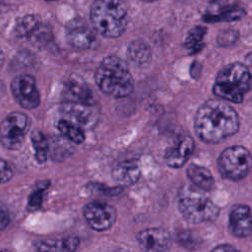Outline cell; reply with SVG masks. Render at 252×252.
I'll use <instances>...</instances> for the list:
<instances>
[{"instance_id": "cell-1", "label": "cell", "mask_w": 252, "mask_h": 252, "mask_svg": "<svg viewBox=\"0 0 252 252\" xmlns=\"http://www.w3.org/2000/svg\"><path fill=\"white\" fill-rule=\"evenodd\" d=\"M194 129L203 142L216 144L238 131L239 117L228 103L220 99H209L197 109Z\"/></svg>"}, {"instance_id": "cell-2", "label": "cell", "mask_w": 252, "mask_h": 252, "mask_svg": "<svg viewBox=\"0 0 252 252\" xmlns=\"http://www.w3.org/2000/svg\"><path fill=\"white\" fill-rule=\"evenodd\" d=\"M94 79L103 94L116 98L129 95L134 89L133 77L128 65L114 55L102 59L95 71Z\"/></svg>"}, {"instance_id": "cell-3", "label": "cell", "mask_w": 252, "mask_h": 252, "mask_svg": "<svg viewBox=\"0 0 252 252\" xmlns=\"http://www.w3.org/2000/svg\"><path fill=\"white\" fill-rule=\"evenodd\" d=\"M94 30L104 37L120 36L127 27L128 10L122 0H95L90 12Z\"/></svg>"}, {"instance_id": "cell-4", "label": "cell", "mask_w": 252, "mask_h": 252, "mask_svg": "<svg viewBox=\"0 0 252 252\" xmlns=\"http://www.w3.org/2000/svg\"><path fill=\"white\" fill-rule=\"evenodd\" d=\"M250 82L249 69L242 63L233 62L219 71L213 86V93L221 99L240 103L250 90Z\"/></svg>"}, {"instance_id": "cell-5", "label": "cell", "mask_w": 252, "mask_h": 252, "mask_svg": "<svg viewBox=\"0 0 252 252\" xmlns=\"http://www.w3.org/2000/svg\"><path fill=\"white\" fill-rule=\"evenodd\" d=\"M178 208L182 217L191 223L213 221L220 214L218 205L207 197L203 190L190 185L181 188Z\"/></svg>"}, {"instance_id": "cell-6", "label": "cell", "mask_w": 252, "mask_h": 252, "mask_svg": "<svg viewBox=\"0 0 252 252\" xmlns=\"http://www.w3.org/2000/svg\"><path fill=\"white\" fill-rule=\"evenodd\" d=\"M220 173L226 179L239 181L247 176L251 167V156L243 146H231L224 149L219 158Z\"/></svg>"}, {"instance_id": "cell-7", "label": "cell", "mask_w": 252, "mask_h": 252, "mask_svg": "<svg viewBox=\"0 0 252 252\" xmlns=\"http://www.w3.org/2000/svg\"><path fill=\"white\" fill-rule=\"evenodd\" d=\"M31 127L30 117L21 111L9 113L0 123V142L11 151L19 150Z\"/></svg>"}, {"instance_id": "cell-8", "label": "cell", "mask_w": 252, "mask_h": 252, "mask_svg": "<svg viewBox=\"0 0 252 252\" xmlns=\"http://www.w3.org/2000/svg\"><path fill=\"white\" fill-rule=\"evenodd\" d=\"M83 216L88 225L95 231L109 229L117 219L116 210L104 202L93 201L84 206Z\"/></svg>"}, {"instance_id": "cell-9", "label": "cell", "mask_w": 252, "mask_h": 252, "mask_svg": "<svg viewBox=\"0 0 252 252\" xmlns=\"http://www.w3.org/2000/svg\"><path fill=\"white\" fill-rule=\"evenodd\" d=\"M60 111L66 118L83 129L94 127L99 118V110L95 104L64 100Z\"/></svg>"}, {"instance_id": "cell-10", "label": "cell", "mask_w": 252, "mask_h": 252, "mask_svg": "<svg viewBox=\"0 0 252 252\" xmlns=\"http://www.w3.org/2000/svg\"><path fill=\"white\" fill-rule=\"evenodd\" d=\"M11 92L18 104L25 109H33L40 103L35 79L31 75L17 76L11 83Z\"/></svg>"}, {"instance_id": "cell-11", "label": "cell", "mask_w": 252, "mask_h": 252, "mask_svg": "<svg viewBox=\"0 0 252 252\" xmlns=\"http://www.w3.org/2000/svg\"><path fill=\"white\" fill-rule=\"evenodd\" d=\"M66 38L69 45L77 50L94 48L97 43L94 31L81 19H75L68 23Z\"/></svg>"}, {"instance_id": "cell-12", "label": "cell", "mask_w": 252, "mask_h": 252, "mask_svg": "<svg viewBox=\"0 0 252 252\" xmlns=\"http://www.w3.org/2000/svg\"><path fill=\"white\" fill-rule=\"evenodd\" d=\"M140 246L148 251H165L171 245V237L167 230L160 227H151L137 234Z\"/></svg>"}, {"instance_id": "cell-13", "label": "cell", "mask_w": 252, "mask_h": 252, "mask_svg": "<svg viewBox=\"0 0 252 252\" xmlns=\"http://www.w3.org/2000/svg\"><path fill=\"white\" fill-rule=\"evenodd\" d=\"M194 148L195 143L191 136L185 135L180 137L179 140L165 152V163L172 168H179L183 166L193 154Z\"/></svg>"}, {"instance_id": "cell-14", "label": "cell", "mask_w": 252, "mask_h": 252, "mask_svg": "<svg viewBox=\"0 0 252 252\" xmlns=\"http://www.w3.org/2000/svg\"><path fill=\"white\" fill-rule=\"evenodd\" d=\"M228 228L237 237H248L251 234V212L247 205L234 206L228 218Z\"/></svg>"}, {"instance_id": "cell-15", "label": "cell", "mask_w": 252, "mask_h": 252, "mask_svg": "<svg viewBox=\"0 0 252 252\" xmlns=\"http://www.w3.org/2000/svg\"><path fill=\"white\" fill-rule=\"evenodd\" d=\"M112 178L119 184L130 186L136 183L141 175L139 165L134 160H123L115 164L111 171Z\"/></svg>"}, {"instance_id": "cell-16", "label": "cell", "mask_w": 252, "mask_h": 252, "mask_svg": "<svg viewBox=\"0 0 252 252\" xmlns=\"http://www.w3.org/2000/svg\"><path fill=\"white\" fill-rule=\"evenodd\" d=\"M66 99L68 101H79L95 104L94 95L91 89L78 80H70L65 86Z\"/></svg>"}, {"instance_id": "cell-17", "label": "cell", "mask_w": 252, "mask_h": 252, "mask_svg": "<svg viewBox=\"0 0 252 252\" xmlns=\"http://www.w3.org/2000/svg\"><path fill=\"white\" fill-rule=\"evenodd\" d=\"M186 173L193 185L203 191H209L215 186L214 177L205 166L192 163L187 167Z\"/></svg>"}, {"instance_id": "cell-18", "label": "cell", "mask_w": 252, "mask_h": 252, "mask_svg": "<svg viewBox=\"0 0 252 252\" xmlns=\"http://www.w3.org/2000/svg\"><path fill=\"white\" fill-rule=\"evenodd\" d=\"M38 251H75L80 245V239L76 236H67L61 239H47L34 242Z\"/></svg>"}, {"instance_id": "cell-19", "label": "cell", "mask_w": 252, "mask_h": 252, "mask_svg": "<svg viewBox=\"0 0 252 252\" xmlns=\"http://www.w3.org/2000/svg\"><path fill=\"white\" fill-rule=\"evenodd\" d=\"M57 128L63 137L75 144H82L85 140V131L74 122L62 118L57 123Z\"/></svg>"}, {"instance_id": "cell-20", "label": "cell", "mask_w": 252, "mask_h": 252, "mask_svg": "<svg viewBox=\"0 0 252 252\" xmlns=\"http://www.w3.org/2000/svg\"><path fill=\"white\" fill-rule=\"evenodd\" d=\"M129 58L139 66L147 65L151 60V49L142 40L132 41L128 46Z\"/></svg>"}, {"instance_id": "cell-21", "label": "cell", "mask_w": 252, "mask_h": 252, "mask_svg": "<svg viewBox=\"0 0 252 252\" xmlns=\"http://www.w3.org/2000/svg\"><path fill=\"white\" fill-rule=\"evenodd\" d=\"M40 20L34 15H27L17 20L14 27V34L17 37L31 36L40 26Z\"/></svg>"}, {"instance_id": "cell-22", "label": "cell", "mask_w": 252, "mask_h": 252, "mask_svg": "<svg viewBox=\"0 0 252 252\" xmlns=\"http://www.w3.org/2000/svg\"><path fill=\"white\" fill-rule=\"evenodd\" d=\"M32 144L34 150V157L37 162H45L48 158L49 144L45 135L40 130H33L31 135Z\"/></svg>"}, {"instance_id": "cell-23", "label": "cell", "mask_w": 252, "mask_h": 252, "mask_svg": "<svg viewBox=\"0 0 252 252\" xmlns=\"http://www.w3.org/2000/svg\"><path fill=\"white\" fill-rule=\"evenodd\" d=\"M69 142L70 141L65 137L63 139L56 137L53 138L52 141H48V155H50L54 160H62L63 158L69 157L74 152V148Z\"/></svg>"}, {"instance_id": "cell-24", "label": "cell", "mask_w": 252, "mask_h": 252, "mask_svg": "<svg viewBox=\"0 0 252 252\" xmlns=\"http://www.w3.org/2000/svg\"><path fill=\"white\" fill-rule=\"evenodd\" d=\"M205 33L206 29L203 27H195L188 32L185 40V46L191 53H197L203 48V38Z\"/></svg>"}, {"instance_id": "cell-25", "label": "cell", "mask_w": 252, "mask_h": 252, "mask_svg": "<svg viewBox=\"0 0 252 252\" xmlns=\"http://www.w3.org/2000/svg\"><path fill=\"white\" fill-rule=\"evenodd\" d=\"M245 15V12L241 8H229L225 11L220 12L218 15H211L206 17L207 22H220V21H235L241 19Z\"/></svg>"}, {"instance_id": "cell-26", "label": "cell", "mask_w": 252, "mask_h": 252, "mask_svg": "<svg viewBox=\"0 0 252 252\" xmlns=\"http://www.w3.org/2000/svg\"><path fill=\"white\" fill-rule=\"evenodd\" d=\"M48 183L40 182L37 184L36 188L32 192L28 201V210L31 212L36 211L40 208L43 200V193L47 189Z\"/></svg>"}, {"instance_id": "cell-27", "label": "cell", "mask_w": 252, "mask_h": 252, "mask_svg": "<svg viewBox=\"0 0 252 252\" xmlns=\"http://www.w3.org/2000/svg\"><path fill=\"white\" fill-rule=\"evenodd\" d=\"M237 32L227 30L220 32L218 36V43L221 46H230L237 40Z\"/></svg>"}, {"instance_id": "cell-28", "label": "cell", "mask_w": 252, "mask_h": 252, "mask_svg": "<svg viewBox=\"0 0 252 252\" xmlns=\"http://www.w3.org/2000/svg\"><path fill=\"white\" fill-rule=\"evenodd\" d=\"M13 176V170L9 163L0 158V184L9 181Z\"/></svg>"}, {"instance_id": "cell-29", "label": "cell", "mask_w": 252, "mask_h": 252, "mask_svg": "<svg viewBox=\"0 0 252 252\" xmlns=\"http://www.w3.org/2000/svg\"><path fill=\"white\" fill-rule=\"evenodd\" d=\"M10 222V215L7 208L0 203V230L7 227Z\"/></svg>"}, {"instance_id": "cell-30", "label": "cell", "mask_w": 252, "mask_h": 252, "mask_svg": "<svg viewBox=\"0 0 252 252\" xmlns=\"http://www.w3.org/2000/svg\"><path fill=\"white\" fill-rule=\"evenodd\" d=\"M235 250H237V249L235 247L229 245V244L219 245V246H217L213 249V251H235Z\"/></svg>"}, {"instance_id": "cell-31", "label": "cell", "mask_w": 252, "mask_h": 252, "mask_svg": "<svg viewBox=\"0 0 252 252\" xmlns=\"http://www.w3.org/2000/svg\"><path fill=\"white\" fill-rule=\"evenodd\" d=\"M3 63H4V53H3L2 49L0 48V68L2 67Z\"/></svg>"}, {"instance_id": "cell-32", "label": "cell", "mask_w": 252, "mask_h": 252, "mask_svg": "<svg viewBox=\"0 0 252 252\" xmlns=\"http://www.w3.org/2000/svg\"><path fill=\"white\" fill-rule=\"evenodd\" d=\"M143 1H147V2H154V1H157V0H143Z\"/></svg>"}]
</instances>
